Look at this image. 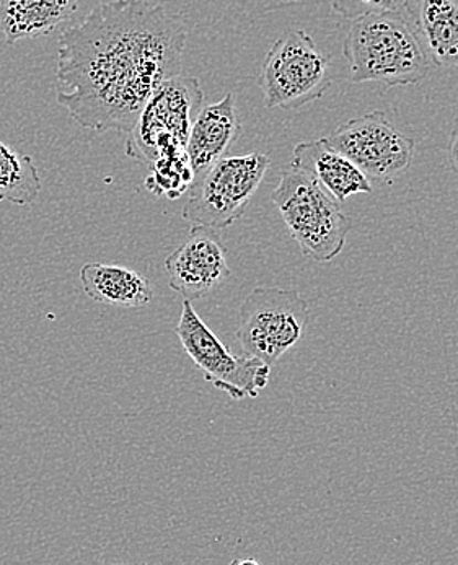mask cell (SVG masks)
<instances>
[{
    "label": "cell",
    "instance_id": "d6986e66",
    "mask_svg": "<svg viewBox=\"0 0 458 565\" xmlns=\"http://www.w3.org/2000/svg\"><path fill=\"white\" fill-rule=\"evenodd\" d=\"M449 162L452 170L458 174V128L452 132V137H450Z\"/></svg>",
    "mask_w": 458,
    "mask_h": 565
},
{
    "label": "cell",
    "instance_id": "6da1fadb",
    "mask_svg": "<svg viewBox=\"0 0 458 565\" xmlns=\"http://www.w3.org/2000/svg\"><path fill=\"white\" fill-rule=\"evenodd\" d=\"M183 17L149 0L98 3L60 36L56 100L95 132L131 131L157 88L180 74Z\"/></svg>",
    "mask_w": 458,
    "mask_h": 565
},
{
    "label": "cell",
    "instance_id": "5bb4252c",
    "mask_svg": "<svg viewBox=\"0 0 458 565\" xmlns=\"http://www.w3.org/2000/svg\"><path fill=\"white\" fill-rule=\"evenodd\" d=\"M77 7L78 0H0V36L12 46L53 33Z\"/></svg>",
    "mask_w": 458,
    "mask_h": 565
},
{
    "label": "cell",
    "instance_id": "7c38bea8",
    "mask_svg": "<svg viewBox=\"0 0 458 565\" xmlns=\"http://www.w3.org/2000/svg\"><path fill=\"white\" fill-rule=\"evenodd\" d=\"M290 167L299 168L316 178L320 186L338 202H344L354 194L372 193L368 174L347 156L333 149L324 137L297 143Z\"/></svg>",
    "mask_w": 458,
    "mask_h": 565
},
{
    "label": "cell",
    "instance_id": "ac0fdd59",
    "mask_svg": "<svg viewBox=\"0 0 458 565\" xmlns=\"http://www.w3.org/2000/svg\"><path fill=\"white\" fill-rule=\"evenodd\" d=\"M396 0H331V9L343 19L355 20L359 17L384 13L395 10Z\"/></svg>",
    "mask_w": 458,
    "mask_h": 565
},
{
    "label": "cell",
    "instance_id": "9a60e30c",
    "mask_svg": "<svg viewBox=\"0 0 458 565\" xmlns=\"http://www.w3.org/2000/svg\"><path fill=\"white\" fill-rule=\"evenodd\" d=\"M81 282L87 297L100 303L139 308L153 299L149 279L129 267L88 263L82 266Z\"/></svg>",
    "mask_w": 458,
    "mask_h": 565
},
{
    "label": "cell",
    "instance_id": "4fadbf2b",
    "mask_svg": "<svg viewBox=\"0 0 458 565\" xmlns=\"http://www.w3.org/2000/svg\"><path fill=\"white\" fill-rule=\"evenodd\" d=\"M241 134L234 94L228 92L221 102L203 106L191 126L187 142L194 177H200L217 160L224 159Z\"/></svg>",
    "mask_w": 458,
    "mask_h": 565
},
{
    "label": "cell",
    "instance_id": "52a82bcc",
    "mask_svg": "<svg viewBox=\"0 0 458 565\" xmlns=\"http://www.w3.org/2000/svg\"><path fill=\"white\" fill-rule=\"evenodd\" d=\"M309 318V303L296 290L256 287L242 303L238 344L273 369L302 339Z\"/></svg>",
    "mask_w": 458,
    "mask_h": 565
},
{
    "label": "cell",
    "instance_id": "5b68a950",
    "mask_svg": "<svg viewBox=\"0 0 458 565\" xmlns=\"http://www.w3.org/2000/svg\"><path fill=\"white\" fill-rule=\"evenodd\" d=\"M258 85L266 108L300 109L331 87L330 57L306 30H289L266 54Z\"/></svg>",
    "mask_w": 458,
    "mask_h": 565
},
{
    "label": "cell",
    "instance_id": "8992f818",
    "mask_svg": "<svg viewBox=\"0 0 458 565\" xmlns=\"http://www.w3.org/2000/svg\"><path fill=\"white\" fill-rule=\"evenodd\" d=\"M203 106L198 78L178 74L163 82L128 132L126 156L149 167L163 153L187 150L191 126Z\"/></svg>",
    "mask_w": 458,
    "mask_h": 565
},
{
    "label": "cell",
    "instance_id": "ba28073f",
    "mask_svg": "<svg viewBox=\"0 0 458 565\" xmlns=\"http://www.w3.org/2000/svg\"><path fill=\"white\" fill-rule=\"evenodd\" d=\"M175 333L204 379L232 399L258 398L268 386L271 366L245 354L242 358L232 354L201 320L190 300L183 301Z\"/></svg>",
    "mask_w": 458,
    "mask_h": 565
},
{
    "label": "cell",
    "instance_id": "2e32d148",
    "mask_svg": "<svg viewBox=\"0 0 458 565\" xmlns=\"http://www.w3.org/2000/svg\"><path fill=\"white\" fill-rule=\"evenodd\" d=\"M40 191V174L32 157L20 156L0 142V202L30 205L38 200Z\"/></svg>",
    "mask_w": 458,
    "mask_h": 565
},
{
    "label": "cell",
    "instance_id": "9c48e42d",
    "mask_svg": "<svg viewBox=\"0 0 458 565\" xmlns=\"http://www.w3.org/2000/svg\"><path fill=\"white\" fill-rule=\"evenodd\" d=\"M369 178L392 180L406 170L415 153V139L388 121L384 111L350 119L324 137Z\"/></svg>",
    "mask_w": 458,
    "mask_h": 565
},
{
    "label": "cell",
    "instance_id": "8fae6325",
    "mask_svg": "<svg viewBox=\"0 0 458 565\" xmlns=\"http://www.w3.org/2000/svg\"><path fill=\"white\" fill-rule=\"evenodd\" d=\"M403 15L434 66L458 68L456 0H405Z\"/></svg>",
    "mask_w": 458,
    "mask_h": 565
},
{
    "label": "cell",
    "instance_id": "30bf717a",
    "mask_svg": "<svg viewBox=\"0 0 458 565\" xmlns=\"http://www.w3.org/2000/svg\"><path fill=\"white\" fill-rule=\"evenodd\" d=\"M169 284L184 300L210 296L231 277L227 249L217 231L193 225L188 238L166 259Z\"/></svg>",
    "mask_w": 458,
    "mask_h": 565
},
{
    "label": "cell",
    "instance_id": "277c9868",
    "mask_svg": "<svg viewBox=\"0 0 458 565\" xmlns=\"http://www.w3.org/2000/svg\"><path fill=\"white\" fill-rule=\"evenodd\" d=\"M271 160L265 153L224 157L194 178L181 217L214 231L231 227L244 215L265 180Z\"/></svg>",
    "mask_w": 458,
    "mask_h": 565
},
{
    "label": "cell",
    "instance_id": "e0dca14e",
    "mask_svg": "<svg viewBox=\"0 0 458 565\" xmlns=\"http://www.w3.org/2000/svg\"><path fill=\"white\" fill-rule=\"evenodd\" d=\"M149 170L150 174L146 180L147 190L169 200L183 196L196 178L187 150L163 153L150 163Z\"/></svg>",
    "mask_w": 458,
    "mask_h": 565
},
{
    "label": "cell",
    "instance_id": "7a4b0ae2",
    "mask_svg": "<svg viewBox=\"0 0 458 565\" xmlns=\"http://www.w3.org/2000/svg\"><path fill=\"white\" fill-rule=\"evenodd\" d=\"M343 54L354 84L416 85L430 68L408 20L396 9L353 20L344 38Z\"/></svg>",
    "mask_w": 458,
    "mask_h": 565
},
{
    "label": "cell",
    "instance_id": "ffe728a7",
    "mask_svg": "<svg viewBox=\"0 0 458 565\" xmlns=\"http://www.w3.org/2000/svg\"><path fill=\"white\" fill-rule=\"evenodd\" d=\"M281 3H287V6H292V3L302 2V0H279Z\"/></svg>",
    "mask_w": 458,
    "mask_h": 565
},
{
    "label": "cell",
    "instance_id": "3957f363",
    "mask_svg": "<svg viewBox=\"0 0 458 565\" xmlns=\"http://www.w3.org/2000/svg\"><path fill=\"white\" fill-rule=\"evenodd\" d=\"M271 200L307 258L330 263L343 252L353 224L316 178L290 167L283 171Z\"/></svg>",
    "mask_w": 458,
    "mask_h": 565
}]
</instances>
